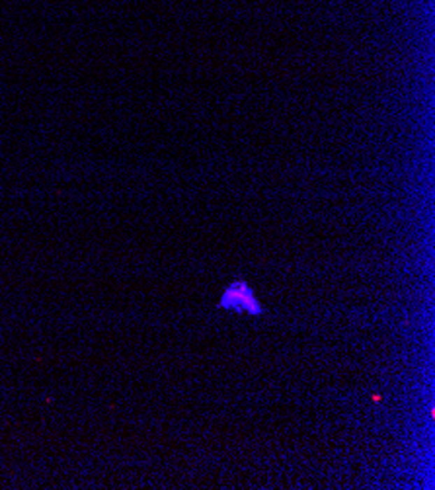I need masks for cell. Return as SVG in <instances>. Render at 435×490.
Segmentation results:
<instances>
[{
	"mask_svg": "<svg viewBox=\"0 0 435 490\" xmlns=\"http://www.w3.org/2000/svg\"><path fill=\"white\" fill-rule=\"evenodd\" d=\"M219 309L224 311H236V313H246V315L258 316L262 315V305L256 299V293L246 281H232L227 287L219 301Z\"/></svg>",
	"mask_w": 435,
	"mask_h": 490,
	"instance_id": "1",
	"label": "cell"
}]
</instances>
